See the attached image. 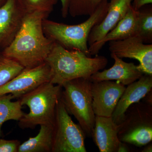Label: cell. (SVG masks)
Returning <instances> with one entry per match:
<instances>
[{
    "label": "cell",
    "mask_w": 152,
    "mask_h": 152,
    "mask_svg": "<svg viewBox=\"0 0 152 152\" xmlns=\"http://www.w3.org/2000/svg\"><path fill=\"white\" fill-rule=\"evenodd\" d=\"M28 13L41 12L48 16L53 12L58 0H21Z\"/></svg>",
    "instance_id": "obj_22"
},
{
    "label": "cell",
    "mask_w": 152,
    "mask_h": 152,
    "mask_svg": "<svg viewBox=\"0 0 152 152\" xmlns=\"http://www.w3.org/2000/svg\"><path fill=\"white\" fill-rule=\"evenodd\" d=\"M61 3V15L64 18H66L67 17L69 13V6L71 0H60Z\"/></svg>",
    "instance_id": "obj_25"
},
{
    "label": "cell",
    "mask_w": 152,
    "mask_h": 152,
    "mask_svg": "<svg viewBox=\"0 0 152 152\" xmlns=\"http://www.w3.org/2000/svg\"><path fill=\"white\" fill-rule=\"evenodd\" d=\"M142 152H152V144H150L148 145L147 146L145 147Z\"/></svg>",
    "instance_id": "obj_28"
},
{
    "label": "cell",
    "mask_w": 152,
    "mask_h": 152,
    "mask_svg": "<svg viewBox=\"0 0 152 152\" xmlns=\"http://www.w3.org/2000/svg\"><path fill=\"white\" fill-rule=\"evenodd\" d=\"M50 80V70L45 62L34 67L24 68L15 78L0 87V95L12 94L15 99H20Z\"/></svg>",
    "instance_id": "obj_8"
},
{
    "label": "cell",
    "mask_w": 152,
    "mask_h": 152,
    "mask_svg": "<svg viewBox=\"0 0 152 152\" xmlns=\"http://www.w3.org/2000/svg\"><path fill=\"white\" fill-rule=\"evenodd\" d=\"M48 17L41 12L28 13L15 38L2 53L24 68L34 67L45 62L55 42L44 32L42 21Z\"/></svg>",
    "instance_id": "obj_1"
},
{
    "label": "cell",
    "mask_w": 152,
    "mask_h": 152,
    "mask_svg": "<svg viewBox=\"0 0 152 152\" xmlns=\"http://www.w3.org/2000/svg\"><path fill=\"white\" fill-rule=\"evenodd\" d=\"M121 142L138 147L146 145L152 140V105L138 102L129 107L119 125Z\"/></svg>",
    "instance_id": "obj_6"
},
{
    "label": "cell",
    "mask_w": 152,
    "mask_h": 152,
    "mask_svg": "<svg viewBox=\"0 0 152 152\" xmlns=\"http://www.w3.org/2000/svg\"><path fill=\"white\" fill-rule=\"evenodd\" d=\"M143 99H145L144 102L152 105V90L149 92Z\"/></svg>",
    "instance_id": "obj_27"
},
{
    "label": "cell",
    "mask_w": 152,
    "mask_h": 152,
    "mask_svg": "<svg viewBox=\"0 0 152 152\" xmlns=\"http://www.w3.org/2000/svg\"><path fill=\"white\" fill-rule=\"evenodd\" d=\"M61 91V86L48 82L22 96L21 104L27 106L30 111L19 120V127L34 129L38 125H53Z\"/></svg>",
    "instance_id": "obj_4"
},
{
    "label": "cell",
    "mask_w": 152,
    "mask_h": 152,
    "mask_svg": "<svg viewBox=\"0 0 152 152\" xmlns=\"http://www.w3.org/2000/svg\"><path fill=\"white\" fill-rule=\"evenodd\" d=\"M86 137L80 125L72 120L60 97L56 107L52 152H86Z\"/></svg>",
    "instance_id": "obj_7"
},
{
    "label": "cell",
    "mask_w": 152,
    "mask_h": 152,
    "mask_svg": "<svg viewBox=\"0 0 152 152\" xmlns=\"http://www.w3.org/2000/svg\"><path fill=\"white\" fill-rule=\"evenodd\" d=\"M27 13L21 0H6L0 7V53L14 40Z\"/></svg>",
    "instance_id": "obj_10"
},
{
    "label": "cell",
    "mask_w": 152,
    "mask_h": 152,
    "mask_svg": "<svg viewBox=\"0 0 152 152\" xmlns=\"http://www.w3.org/2000/svg\"><path fill=\"white\" fill-rule=\"evenodd\" d=\"M6 0H0V7L4 4V3L6 1Z\"/></svg>",
    "instance_id": "obj_29"
},
{
    "label": "cell",
    "mask_w": 152,
    "mask_h": 152,
    "mask_svg": "<svg viewBox=\"0 0 152 152\" xmlns=\"http://www.w3.org/2000/svg\"><path fill=\"white\" fill-rule=\"evenodd\" d=\"M40 126L38 134L21 144L18 152H52L53 125Z\"/></svg>",
    "instance_id": "obj_17"
},
{
    "label": "cell",
    "mask_w": 152,
    "mask_h": 152,
    "mask_svg": "<svg viewBox=\"0 0 152 152\" xmlns=\"http://www.w3.org/2000/svg\"><path fill=\"white\" fill-rule=\"evenodd\" d=\"M50 70V82L62 87L74 79L90 78L105 68L108 60L103 56L91 58L78 50H69L54 42L46 59Z\"/></svg>",
    "instance_id": "obj_2"
},
{
    "label": "cell",
    "mask_w": 152,
    "mask_h": 152,
    "mask_svg": "<svg viewBox=\"0 0 152 152\" xmlns=\"http://www.w3.org/2000/svg\"><path fill=\"white\" fill-rule=\"evenodd\" d=\"M20 142L18 140L0 138V152H18Z\"/></svg>",
    "instance_id": "obj_23"
},
{
    "label": "cell",
    "mask_w": 152,
    "mask_h": 152,
    "mask_svg": "<svg viewBox=\"0 0 152 152\" xmlns=\"http://www.w3.org/2000/svg\"><path fill=\"white\" fill-rule=\"evenodd\" d=\"M132 4L133 8L136 11H138L144 6L148 4H151L152 0H132Z\"/></svg>",
    "instance_id": "obj_24"
},
{
    "label": "cell",
    "mask_w": 152,
    "mask_h": 152,
    "mask_svg": "<svg viewBox=\"0 0 152 152\" xmlns=\"http://www.w3.org/2000/svg\"><path fill=\"white\" fill-rule=\"evenodd\" d=\"M111 53L117 57L137 60L139 69L144 74L152 75V45L145 44L135 36L109 42Z\"/></svg>",
    "instance_id": "obj_9"
},
{
    "label": "cell",
    "mask_w": 152,
    "mask_h": 152,
    "mask_svg": "<svg viewBox=\"0 0 152 152\" xmlns=\"http://www.w3.org/2000/svg\"><path fill=\"white\" fill-rule=\"evenodd\" d=\"M138 11L131 6L126 13L115 27L103 39L89 47L90 56L97 55L105 44L113 41L121 40L135 35Z\"/></svg>",
    "instance_id": "obj_16"
},
{
    "label": "cell",
    "mask_w": 152,
    "mask_h": 152,
    "mask_svg": "<svg viewBox=\"0 0 152 152\" xmlns=\"http://www.w3.org/2000/svg\"><path fill=\"white\" fill-rule=\"evenodd\" d=\"M135 37L145 44L152 42V8L151 7L138 10Z\"/></svg>",
    "instance_id": "obj_19"
},
{
    "label": "cell",
    "mask_w": 152,
    "mask_h": 152,
    "mask_svg": "<svg viewBox=\"0 0 152 152\" xmlns=\"http://www.w3.org/2000/svg\"><path fill=\"white\" fill-rule=\"evenodd\" d=\"M119 125L112 117L96 116L92 133L94 141L100 152H118L121 141L118 137Z\"/></svg>",
    "instance_id": "obj_15"
},
{
    "label": "cell",
    "mask_w": 152,
    "mask_h": 152,
    "mask_svg": "<svg viewBox=\"0 0 152 152\" xmlns=\"http://www.w3.org/2000/svg\"><path fill=\"white\" fill-rule=\"evenodd\" d=\"M129 148L127 145L126 143L121 142L118 148V152H130Z\"/></svg>",
    "instance_id": "obj_26"
},
{
    "label": "cell",
    "mask_w": 152,
    "mask_h": 152,
    "mask_svg": "<svg viewBox=\"0 0 152 152\" xmlns=\"http://www.w3.org/2000/svg\"><path fill=\"white\" fill-rule=\"evenodd\" d=\"M14 99L12 94L0 95V137L4 123L10 120L19 121L25 113L22 111L20 101L13 102Z\"/></svg>",
    "instance_id": "obj_18"
},
{
    "label": "cell",
    "mask_w": 152,
    "mask_h": 152,
    "mask_svg": "<svg viewBox=\"0 0 152 152\" xmlns=\"http://www.w3.org/2000/svg\"><path fill=\"white\" fill-rule=\"evenodd\" d=\"M92 84L89 78L74 79L63 85L61 94L67 111L75 117L86 136L90 137L96 117L93 109Z\"/></svg>",
    "instance_id": "obj_5"
},
{
    "label": "cell",
    "mask_w": 152,
    "mask_h": 152,
    "mask_svg": "<svg viewBox=\"0 0 152 152\" xmlns=\"http://www.w3.org/2000/svg\"><path fill=\"white\" fill-rule=\"evenodd\" d=\"M115 63L111 68L97 72L90 77L92 83L106 80H116L124 86H128L140 79L143 73L133 63H127L122 58L111 53Z\"/></svg>",
    "instance_id": "obj_13"
},
{
    "label": "cell",
    "mask_w": 152,
    "mask_h": 152,
    "mask_svg": "<svg viewBox=\"0 0 152 152\" xmlns=\"http://www.w3.org/2000/svg\"><path fill=\"white\" fill-rule=\"evenodd\" d=\"M132 0H110L103 20L93 27L88 38L89 46L103 39L124 18L132 5Z\"/></svg>",
    "instance_id": "obj_14"
},
{
    "label": "cell",
    "mask_w": 152,
    "mask_h": 152,
    "mask_svg": "<svg viewBox=\"0 0 152 152\" xmlns=\"http://www.w3.org/2000/svg\"><path fill=\"white\" fill-rule=\"evenodd\" d=\"M126 87L118 82L106 80L92 83V106L96 116L112 117Z\"/></svg>",
    "instance_id": "obj_11"
},
{
    "label": "cell",
    "mask_w": 152,
    "mask_h": 152,
    "mask_svg": "<svg viewBox=\"0 0 152 152\" xmlns=\"http://www.w3.org/2000/svg\"><path fill=\"white\" fill-rule=\"evenodd\" d=\"M104 0H71L68 13L71 17L90 16Z\"/></svg>",
    "instance_id": "obj_21"
},
{
    "label": "cell",
    "mask_w": 152,
    "mask_h": 152,
    "mask_svg": "<svg viewBox=\"0 0 152 152\" xmlns=\"http://www.w3.org/2000/svg\"><path fill=\"white\" fill-rule=\"evenodd\" d=\"M120 98L112 115L115 124L119 125L124 120L129 107L138 102L152 88V75L144 74L137 81L128 85Z\"/></svg>",
    "instance_id": "obj_12"
},
{
    "label": "cell",
    "mask_w": 152,
    "mask_h": 152,
    "mask_svg": "<svg viewBox=\"0 0 152 152\" xmlns=\"http://www.w3.org/2000/svg\"><path fill=\"white\" fill-rule=\"evenodd\" d=\"M24 69L16 61L0 53V87L10 81Z\"/></svg>",
    "instance_id": "obj_20"
},
{
    "label": "cell",
    "mask_w": 152,
    "mask_h": 152,
    "mask_svg": "<svg viewBox=\"0 0 152 152\" xmlns=\"http://www.w3.org/2000/svg\"><path fill=\"white\" fill-rule=\"evenodd\" d=\"M108 0H104L88 18L81 23L68 25L44 19V32L47 37L69 50H78L91 56L88 46V38L92 29L105 17Z\"/></svg>",
    "instance_id": "obj_3"
}]
</instances>
